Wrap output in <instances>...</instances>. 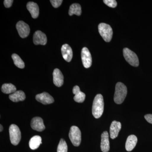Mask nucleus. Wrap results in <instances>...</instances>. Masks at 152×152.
I'll list each match as a JSON object with an SVG mask.
<instances>
[{
	"label": "nucleus",
	"mask_w": 152,
	"mask_h": 152,
	"mask_svg": "<svg viewBox=\"0 0 152 152\" xmlns=\"http://www.w3.org/2000/svg\"><path fill=\"white\" fill-rule=\"evenodd\" d=\"M104 110L103 97L102 95L99 94L96 96L93 102L92 114L96 118L102 116Z\"/></svg>",
	"instance_id": "f257e3e1"
},
{
	"label": "nucleus",
	"mask_w": 152,
	"mask_h": 152,
	"mask_svg": "<svg viewBox=\"0 0 152 152\" xmlns=\"http://www.w3.org/2000/svg\"><path fill=\"white\" fill-rule=\"evenodd\" d=\"M127 94L126 87L123 83H117L115 86L114 99L115 102L117 104L122 103L124 101Z\"/></svg>",
	"instance_id": "f03ea898"
},
{
	"label": "nucleus",
	"mask_w": 152,
	"mask_h": 152,
	"mask_svg": "<svg viewBox=\"0 0 152 152\" xmlns=\"http://www.w3.org/2000/svg\"><path fill=\"white\" fill-rule=\"evenodd\" d=\"M99 33L106 42H109L111 40L113 35V31L110 25L101 23L98 26Z\"/></svg>",
	"instance_id": "7ed1b4c3"
},
{
	"label": "nucleus",
	"mask_w": 152,
	"mask_h": 152,
	"mask_svg": "<svg viewBox=\"0 0 152 152\" xmlns=\"http://www.w3.org/2000/svg\"><path fill=\"white\" fill-rule=\"evenodd\" d=\"M69 137L75 146L80 145L81 141V133L78 127L76 126L71 127L69 133Z\"/></svg>",
	"instance_id": "20e7f679"
},
{
	"label": "nucleus",
	"mask_w": 152,
	"mask_h": 152,
	"mask_svg": "<svg viewBox=\"0 0 152 152\" xmlns=\"http://www.w3.org/2000/svg\"><path fill=\"white\" fill-rule=\"evenodd\" d=\"M10 139L11 143L14 145H17L20 142L21 138V132L17 125L12 124L9 128Z\"/></svg>",
	"instance_id": "39448f33"
},
{
	"label": "nucleus",
	"mask_w": 152,
	"mask_h": 152,
	"mask_svg": "<svg viewBox=\"0 0 152 152\" xmlns=\"http://www.w3.org/2000/svg\"><path fill=\"white\" fill-rule=\"evenodd\" d=\"M123 54L125 59L131 65L135 67L139 66L138 58L135 53L127 48H125L123 50Z\"/></svg>",
	"instance_id": "423d86ee"
},
{
	"label": "nucleus",
	"mask_w": 152,
	"mask_h": 152,
	"mask_svg": "<svg viewBox=\"0 0 152 152\" xmlns=\"http://www.w3.org/2000/svg\"><path fill=\"white\" fill-rule=\"evenodd\" d=\"M16 28L19 35L22 38L27 37L29 34V26L25 22L22 21L18 22L16 25Z\"/></svg>",
	"instance_id": "0eeeda50"
},
{
	"label": "nucleus",
	"mask_w": 152,
	"mask_h": 152,
	"mask_svg": "<svg viewBox=\"0 0 152 152\" xmlns=\"http://www.w3.org/2000/svg\"><path fill=\"white\" fill-rule=\"evenodd\" d=\"M82 62L84 66L86 68H89L91 66L92 62L91 55L88 49L86 47L83 48L81 52Z\"/></svg>",
	"instance_id": "6e6552de"
},
{
	"label": "nucleus",
	"mask_w": 152,
	"mask_h": 152,
	"mask_svg": "<svg viewBox=\"0 0 152 152\" xmlns=\"http://www.w3.org/2000/svg\"><path fill=\"white\" fill-rule=\"evenodd\" d=\"M33 41L35 45H45L47 42L46 35L41 31H37L34 34Z\"/></svg>",
	"instance_id": "1a4fd4ad"
},
{
	"label": "nucleus",
	"mask_w": 152,
	"mask_h": 152,
	"mask_svg": "<svg viewBox=\"0 0 152 152\" xmlns=\"http://www.w3.org/2000/svg\"><path fill=\"white\" fill-rule=\"evenodd\" d=\"M36 99L38 102L45 105L53 103L54 102L53 98L47 92L37 95L36 96Z\"/></svg>",
	"instance_id": "9d476101"
},
{
	"label": "nucleus",
	"mask_w": 152,
	"mask_h": 152,
	"mask_svg": "<svg viewBox=\"0 0 152 152\" xmlns=\"http://www.w3.org/2000/svg\"><path fill=\"white\" fill-rule=\"evenodd\" d=\"M31 127L33 129L38 132H42L45 129L43 121L40 117H34L31 121Z\"/></svg>",
	"instance_id": "9b49d317"
},
{
	"label": "nucleus",
	"mask_w": 152,
	"mask_h": 152,
	"mask_svg": "<svg viewBox=\"0 0 152 152\" xmlns=\"http://www.w3.org/2000/svg\"><path fill=\"white\" fill-rule=\"evenodd\" d=\"M101 148L103 152H108L110 150L109 134L107 131L104 132L101 136Z\"/></svg>",
	"instance_id": "f8f14e48"
},
{
	"label": "nucleus",
	"mask_w": 152,
	"mask_h": 152,
	"mask_svg": "<svg viewBox=\"0 0 152 152\" xmlns=\"http://www.w3.org/2000/svg\"><path fill=\"white\" fill-rule=\"evenodd\" d=\"M121 129V124L120 122L114 121L110 127V136L112 139L117 137Z\"/></svg>",
	"instance_id": "ddd939ff"
},
{
	"label": "nucleus",
	"mask_w": 152,
	"mask_h": 152,
	"mask_svg": "<svg viewBox=\"0 0 152 152\" xmlns=\"http://www.w3.org/2000/svg\"><path fill=\"white\" fill-rule=\"evenodd\" d=\"M61 53L64 59L69 62L72 58L73 52L71 47L68 44L63 45L61 48Z\"/></svg>",
	"instance_id": "4468645a"
},
{
	"label": "nucleus",
	"mask_w": 152,
	"mask_h": 152,
	"mask_svg": "<svg viewBox=\"0 0 152 152\" xmlns=\"http://www.w3.org/2000/svg\"><path fill=\"white\" fill-rule=\"evenodd\" d=\"M53 80L54 84L57 87H61L64 84V76L59 69H56L54 70Z\"/></svg>",
	"instance_id": "2eb2a0df"
},
{
	"label": "nucleus",
	"mask_w": 152,
	"mask_h": 152,
	"mask_svg": "<svg viewBox=\"0 0 152 152\" xmlns=\"http://www.w3.org/2000/svg\"><path fill=\"white\" fill-rule=\"evenodd\" d=\"M27 8L30 12L33 18L36 19L38 18L39 13V6L37 3L34 2H29L27 4Z\"/></svg>",
	"instance_id": "dca6fc26"
},
{
	"label": "nucleus",
	"mask_w": 152,
	"mask_h": 152,
	"mask_svg": "<svg viewBox=\"0 0 152 152\" xmlns=\"http://www.w3.org/2000/svg\"><path fill=\"white\" fill-rule=\"evenodd\" d=\"M73 93L75 95L74 97V100L78 103H83L86 99V94L82 92L78 86H75L72 90Z\"/></svg>",
	"instance_id": "f3484780"
},
{
	"label": "nucleus",
	"mask_w": 152,
	"mask_h": 152,
	"mask_svg": "<svg viewBox=\"0 0 152 152\" xmlns=\"http://www.w3.org/2000/svg\"><path fill=\"white\" fill-rule=\"evenodd\" d=\"M137 142V138L136 136L131 135L128 137L126 143V150L131 151L135 147Z\"/></svg>",
	"instance_id": "a211bd4d"
},
{
	"label": "nucleus",
	"mask_w": 152,
	"mask_h": 152,
	"mask_svg": "<svg viewBox=\"0 0 152 152\" xmlns=\"http://www.w3.org/2000/svg\"><path fill=\"white\" fill-rule=\"evenodd\" d=\"M9 98L12 102H18L24 100L26 97L23 91H18L10 95L9 96Z\"/></svg>",
	"instance_id": "6ab92c4d"
},
{
	"label": "nucleus",
	"mask_w": 152,
	"mask_h": 152,
	"mask_svg": "<svg viewBox=\"0 0 152 152\" xmlns=\"http://www.w3.org/2000/svg\"><path fill=\"white\" fill-rule=\"evenodd\" d=\"M42 143V138L41 137L35 136L30 140L29 145L31 149L34 150L37 149Z\"/></svg>",
	"instance_id": "aec40b11"
},
{
	"label": "nucleus",
	"mask_w": 152,
	"mask_h": 152,
	"mask_svg": "<svg viewBox=\"0 0 152 152\" xmlns=\"http://www.w3.org/2000/svg\"><path fill=\"white\" fill-rule=\"evenodd\" d=\"M81 7L78 4H73L70 7L69 11V14L70 16L75 15L80 16L81 14Z\"/></svg>",
	"instance_id": "412c9836"
},
{
	"label": "nucleus",
	"mask_w": 152,
	"mask_h": 152,
	"mask_svg": "<svg viewBox=\"0 0 152 152\" xmlns=\"http://www.w3.org/2000/svg\"><path fill=\"white\" fill-rule=\"evenodd\" d=\"M16 88L11 83L4 84L2 86L1 91L5 94H13L16 91Z\"/></svg>",
	"instance_id": "4be33fe9"
},
{
	"label": "nucleus",
	"mask_w": 152,
	"mask_h": 152,
	"mask_svg": "<svg viewBox=\"0 0 152 152\" xmlns=\"http://www.w3.org/2000/svg\"><path fill=\"white\" fill-rule=\"evenodd\" d=\"M15 65L20 69H23L25 67V64L20 57L16 54H13L12 56Z\"/></svg>",
	"instance_id": "5701e85b"
},
{
	"label": "nucleus",
	"mask_w": 152,
	"mask_h": 152,
	"mask_svg": "<svg viewBox=\"0 0 152 152\" xmlns=\"http://www.w3.org/2000/svg\"><path fill=\"white\" fill-rule=\"evenodd\" d=\"M68 147L65 141L63 139L60 140L57 148V152H67Z\"/></svg>",
	"instance_id": "b1692460"
},
{
	"label": "nucleus",
	"mask_w": 152,
	"mask_h": 152,
	"mask_svg": "<svg viewBox=\"0 0 152 152\" xmlns=\"http://www.w3.org/2000/svg\"><path fill=\"white\" fill-rule=\"evenodd\" d=\"M104 3L110 7L115 8L117 7V3L115 0H104Z\"/></svg>",
	"instance_id": "393cba45"
},
{
	"label": "nucleus",
	"mask_w": 152,
	"mask_h": 152,
	"mask_svg": "<svg viewBox=\"0 0 152 152\" xmlns=\"http://www.w3.org/2000/svg\"><path fill=\"white\" fill-rule=\"evenodd\" d=\"M50 1L55 8L59 7L63 2L62 0H51Z\"/></svg>",
	"instance_id": "a878e982"
},
{
	"label": "nucleus",
	"mask_w": 152,
	"mask_h": 152,
	"mask_svg": "<svg viewBox=\"0 0 152 152\" xmlns=\"http://www.w3.org/2000/svg\"><path fill=\"white\" fill-rule=\"evenodd\" d=\"M14 1L13 0H5L4 1V5L5 7L7 8L10 7L12 6V4L13 2Z\"/></svg>",
	"instance_id": "bb28decb"
},
{
	"label": "nucleus",
	"mask_w": 152,
	"mask_h": 152,
	"mask_svg": "<svg viewBox=\"0 0 152 152\" xmlns=\"http://www.w3.org/2000/svg\"><path fill=\"white\" fill-rule=\"evenodd\" d=\"M145 118L148 122L152 124V114H148L145 116Z\"/></svg>",
	"instance_id": "cd10ccee"
},
{
	"label": "nucleus",
	"mask_w": 152,
	"mask_h": 152,
	"mask_svg": "<svg viewBox=\"0 0 152 152\" xmlns=\"http://www.w3.org/2000/svg\"><path fill=\"white\" fill-rule=\"evenodd\" d=\"M0 126H1V130H0V132H2V131L3 130V126H2L1 125H0Z\"/></svg>",
	"instance_id": "c85d7f7f"
}]
</instances>
